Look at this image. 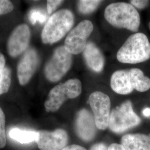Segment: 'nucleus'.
<instances>
[{"label":"nucleus","instance_id":"nucleus-1","mask_svg":"<svg viewBox=\"0 0 150 150\" xmlns=\"http://www.w3.org/2000/svg\"><path fill=\"white\" fill-rule=\"evenodd\" d=\"M110 85L113 91L120 95H128L134 90L143 92L150 89V79L137 68L118 70L112 75Z\"/></svg>","mask_w":150,"mask_h":150},{"label":"nucleus","instance_id":"nucleus-2","mask_svg":"<svg viewBox=\"0 0 150 150\" xmlns=\"http://www.w3.org/2000/svg\"><path fill=\"white\" fill-rule=\"evenodd\" d=\"M118 61L136 64L150 59V42L146 35L137 32L129 37L117 53Z\"/></svg>","mask_w":150,"mask_h":150},{"label":"nucleus","instance_id":"nucleus-3","mask_svg":"<svg viewBox=\"0 0 150 150\" xmlns=\"http://www.w3.org/2000/svg\"><path fill=\"white\" fill-rule=\"evenodd\" d=\"M104 16L110 24L119 28L137 32L140 26V16L136 8L125 2L113 3L107 6Z\"/></svg>","mask_w":150,"mask_h":150},{"label":"nucleus","instance_id":"nucleus-4","mask_svg":"<svg viewBox=\"0 0 150 150\" xmlns=\"http://www.w3.org/2000/svg\"><path fill=\"white\" fill-rule=\"evenodd\" d=\"M75 21L72 11L61 10L54 13L46 22L41 33V40L45 44L58 42L70 31Z\"/></svg>","mask_w":150,"mask_h":150},{"label":"nucleus","instance_id":"nucleus-5","mask_svg":"<svg viewBox=\"0 0 150 150\" xmlns=\"http://www.w3.org/2000/svg\"><path fill=\"white\" fill-rule=\"evenodd\" d=\"M81 91L82 84L79 79H70L59 83L50 91L45 102L46 111L48 112L57 111L66 100L77 97Z\"/></svg>","mask_w":150,"mask_h":150},{"label":"nucleus","instance_id":"nucleus-6","mask_svg":"<svg viewBox=\"0 0 150 150\" xmlns=\"http://www.w3.org/2000/svg\"><path fill=\"white\" fill-rule=\"evenodd\" d=\"M141 121V118L133 110L131 102L126 101L111 111L108 128L115 133H122L138 126Z\"/></svg>","mask_w":150,"mask_h":150},{"label":"nucleus","instance_id":"nucleus-7","mask_svg":"<svg viewBox=\"0 0 150 150\" xmlns=\"http://www.w3.org/2000/svg\"><path fill=\"white\" fill-rule=\"evenodd\" d=\"M72 63V54L64 47L56 48L50 59L45 65L44 74L49 81L56 82L69 71Z\"/></svg>","mask_w":150,"mask_h":150},{"label":"nucleus","instance_id":"nucleus-8","mask_svg":"<svg viewBox=\"0 0 150 150\" xmlns=\"http://www.w3.org/2000/svg\"><path fill=\"white\" fill-rule=\"evenodd\" d=\"M93 30V25L89 20L80 22L67 35L64 40V47L72 54L83 52L87 45V40Z\"/></svg>","mask_w":150,"mask_h":150},{"label":"nucleus","instance_id":"nucleus-9","mask_svg":"<svg viewBox=\"0 0 150 150\" xmlns=\"http://www.w3.org/2000/svg\"><path fill=\"white\" fill-rule=\"evenodd\" d=\"M88 101L97 128L101 130L107 129L111 113L110 97L102 92L95 91L89 96Z\"/></svg>","mask_w":150,"mask_h":150},{"label":"nucleus","instance_id":"nucleus-10","mask_svg":"<svg viewBox=\"0 0 150 150\" xmlns=\"http://www.w3.org/2000/svg\"><path fill=\"white\" fill-rule=\"evenodd\" d=\"M69 137L63 129H56L53 131L40 130L36 132V142L41 150H62L66 147Z\"/></svg>","mask_w":150,"mask_h":150},{"label":"nucleus","instance_id":"nucleus-11","mask_svg":"<svg viewBox=\"0 0 150 150\" xmlns=\"http://www.w3.org/2000/svg\"><path fill=\"white\" fill-rule=\"evenodd\" d=\"M31 39V31L27 24L22 23L16 26L8 39L7 48L12 57H16L25 52Z\"/></svg>","mask_w":150,"mask_h":150},{"label":"nucleus","instance_id":"nucleus-12","mask_svg":"<svg viewBox=\"0 0 150 150\" xmlns=\"http://www.w3.org/2000/svg\"><path fill=\"white\" fill-rule=\"evenodd\" d=\"M40 57L35 48H29L25 52L19 61L17 73L19 83L24 86L27 84L38 69Z\"/></svg>","mask_w":150,"mask_h":150},{"label":"nucleus","instance_id":"nucleus-13","mask_svg":"<svg viewBox=\"0 0 150 150\" xmlns=\"http://www.w3.org/2000/svg\"><path fill=\"white\" fill-rule=\"evenodd\" d=\"M96 128L93 115L86 109L80 110L76 120V131L81 139L90 141L95 136Z\"/></svg>","mask_w":150,"mask_h":150},{"label":"nucleus","instance_id":"nucleus-14","mask_svg":"<svg viewBox=\"0 0 150 150\" xmlns=\"http://www.w3.org/2000/svg\"><path fill=\"white\" fill-rule=\"evenodd\" d=\"M83 57L87 66L95 72H101L105 65L102 52L95 43L87 42L83 51Z\"/></svg>","mask_w":150,"mask_h":150},{"label":"nucleus","instance_id":"nucleus-15","mask_svg":"<svg viewBox=\"0 0 150 150\" xmlns=\"http://www.w3.org/2000/svg\"><path fill=\"white\" fill-rule=\"evenodd\" d=\"M121 142L125 150H150V136L146 134H126Z\"/></svg>","mask_w":150,"mask_h":150},{"label":"nucleus","instance_id":"nucleus-16","mask_svg":"<svg viewBox=\"0 0 150 150\" xmlns=\"http://www.w3.org/2000/svg\"><path fill=\"white\" fill-rule=\"evenodd\" d=\"M37 131L12 128L9 132V136L12 139L22 144L35 141Z\"/></svg>","mask_w":150,"mask_h":150},{"label":"nucleus","instance_id":"nucleus-17","mask_svg":"<svg viewBox=\"0 0 150 150\" xmlns=\"http://www.w3.org/2000/svg\"><path fill=\"white\" fill-rule=\"evenodd\" d=\"M11 69L5 67L0 73V96L7 93L11 86Z\"/></svg>","mask_w":150,"mask_h":150},{"label":"nucleus","instance_id":"nucleus-18","mask_svg":"<svg viewBox=\"0 0 150 150\" xmlns=\"http://www.w3.org/2000/svg\"><path fill=\"white\" fill-rule=\"evenodd\" d=\"M102 1L81 0L78 1L77 6L79 12L82 14H89L95 11Z\"/></svg>","mask_w":150,"mask_h":150},{"label":"nucleus","instance_id":"nucleus-19","mask_svg":"<svg viewBox=\"0 0 150 150\" xmlns=\"http://www.w3.org/2000/svg\"><path fill=\"white\" fill-rule=\"evenodd\" d=\"M28 18L32 25H35L38 22L42 24L47 21V14L44 11L36 8L32 9L30 11Z\"/></svg>","mask_w":150,"mask_h":150},{"label":"nucleus","instance_id":"nucleus-20","mask_svg":"<svg viewBox=\"0 0 150 150\" xmlns=\"http://www.w3.org/2000/svg\"><path fill=\"white\" fill-rule=\"evenodd\" d=\"M6 145L5 116L3 110L0 107V149L4 148Z\"/></svg>","mask_w":150,"mask_h":150},{"label":"nucleus","instance_id":"nucleus-21","mask_svg":"<svg viewBox=\"0 0 150 150\" xmlns=\"http://www.w3.org/2000/svg\"><path fill=\"white\" fill-rule=\"evenodd\" d=\"M13 8V5L10 1L0 0V16L10 13Z\"/></svg>","mask_w":150,"mask_h":150},{"label":"nucleus","instance_id":"nucleus-22","mask_svg":"<svg viewBox=\"0 0 150 150\" xmlns=\"http://www.w3.org/2000/svg\"><path fill=\"white\" fill-rule=\"evenodd\" d=\"M64 2L63 1L48 0L47 1V10L48 15L52 14L54 11Z\"/></svg>","mask_w":150,"mask_h":150},{"label":"nucleus","instance_id":"nucleus-23","mask_svg":"<svg viewBox=\"0 0 150 150\" xmlns=\"http://www.w3.org/2000/svg\"><path fill=\"white\" fill-rule=\"evenodd\" d=\"M131 5L133 6L134 8L136 7L140 10H142L146 8L149 4V1L145 0H132L130 1Z\"/></svg>","mask_w":150,"mask_h":150},{"label":"nucleus","instance_id":"nucleus-24","mask_svg":"<svg viewBox=\"0 0 150 150\" xmlns=\"http://www.w3.org/2000/svg\"><path fill=\"white\" fill-rule=\"evenodd\" d=\"M62 150H87L84 147L77 145H72L67 146Z\"/></svg>","mask_w":150,"mask_h":150},{"label":"nucleus","instance_id":"nucleus-25","mask_svg":"<svg viewBox=\"0 0 150 150\" xmlns=\"http://www.w3.org/2000/svg\"><path fill=\"white\" fill-rule=\"evenodd\" d=\"M90 150H108L107 146L102 143H99L93 145Z\"/></svg>","mask_w":150,"mask_h":150},{"label":"nucleus","instance_id":"nucleus-26","mask_svg":"<svg viewBox=\"0 0 150 150\" xmlns=\"http://www.w3.org/2000/svg\"><path fill=\"white\" fill-rule=\"evenodd\" d=\"M108 150H125L123 146L118 144H112L108 147Z\"/></svg>","mask_w":150,"mask_h":150},{"label":"nucleus","instance_id":"nucleus-27","mask_svg":"<svg viewBox=\"0 0 150 150\" xmlns=\"http://www.w3.org/2000/svg\"><path fill=\"white\" fill-rule=\"evenodd\" d=\"M6 60L5 56L1 52H0V73L5 67Z\"/></svg>","mask_w":150,"mask_h":150},{"label":"nucleus","instance_id":"nucleus-28","mask_svg":"<svg viewBox=\"0 0 150 150\" xmlns=\"http://www.w3.org/2000/svg\"><path fill=\"white\" fill-rule=\"evenodd\" d=\"M142 113L145 117H149L150 116V108H145L143 110Z\"/></svg>","mask_w":150,"mask_h":150},{"label":"nucleus","instance_id":"nucleus-29","mask_svg":"<svg viewBox=\"0 0 150 150\" xmlns=\"http://www.w3.org/2000/svg\"><path fill=\"white\" fill-rule=\"evenodd\" d=\"M149 30H150V21L149 22Z\"/></svg>","mask_w":150,"mask_h":150}]
</instances>
